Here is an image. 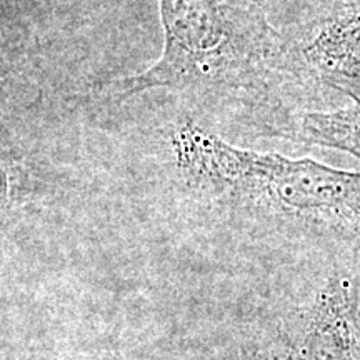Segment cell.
<instances>
[{
    "label": "cell",
    "mask_w": 360,
    "mask_h": 360,
    "mask_svg": "<svg viewBox=\"0 0 360 360\" xmlns=\"http://www.w3.org/2000/svg\"><path fill=\"white\" fill-rule=\"evenodd\" d=\"M164 51L152 65L112 84L122 97L154 89L257 101L297 74L289 42L254 0H160Z\"/></svg>",
    "instance_id": "obj_1"
},
{
    "label": "cell",
    "mask_w": 360,
    "mask_h": 360,
    "mask_svg": "<svg viewBox=\"0 0 360 360\" xmlns=\"http://www.w3.org/2000/svg\"><path fill=\"white\" fill-rule=\"evenodd\" d=\"M169 146L193 191L233 205L360 225V174L236 147L192 120L175 125Z\"/></svg>",
    "instance_id": "obj_2"
}]
</instances>
